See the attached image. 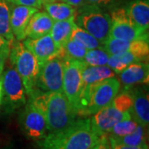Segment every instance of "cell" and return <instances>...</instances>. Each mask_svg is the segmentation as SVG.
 <instances>
[{
    "mask_svg": "<svg viewBox=\"0 0 149 149\" xmlns=\"http://www.w3.org/2000/svg\"><path fill=\"white\" fill-rule=\"evenodd\" d=\"M138 125L139 123L135 122L132 118H128L123 119L121 121L118 122L107 135L113 138L123 137V136L133 133L137 128Z\"/></svg>",
    "mask_w": 149,
    "mask_h": 149,
    "instance_id": "83f0119b",
    "label": "cell"
},
{
    "mask_svg": "<svg viewBox=\"0 0 149 149\" xmlns=\"http://www.w3.org/2000/svg\"><path fill=\"white\" fill-rule=\"evenodd\" d=\"M86 66L83 61H65L62 91L78 116L79 100L82 87V71Z\"/></svg>",
    "mask_w": 149,
    "mask_h": 149,
    "instance_id": "52a82bcc",
    "label": "cell"
},
{
    "mask_svg": "<svg viewBox=\"0 0 149 149\" xmlns=\"http://www.w3.org/2000/svg\"><path fill=\"white\" fill-rule=\"evenodd\" d=\"M7 1L13 5L27 6V7L36 8L37 9L42 8V3L41 0H7Z\"/></svg>",
    "mask_w": 149,
    "mask_h": 149,
    "instance_id": "f546056e",
    "label": "cell"
},
{
    "mask_svg": "<svg viewBox=\"0 0 149 149\" xmlns=\"http://www.w3.org/2000/svg\"><path fill=\"white\" fill-rule=\"evenodd\" d=\"M11 45H7L0 48V75H2L3 71L4 70L6 61L8 59L10 53Z\"/></svg>",
    "mask_w": 149,
    "mask_h": 149,
    "instance_id": "4dcf8cb0",
    "label": "cell"
},
{
    "mask_svg": "<svg viewBox=\"0 0 149 149\" xmlns=\"http://www.w3.org/2000/svg\"><path fill=\"white\" fill-rule=\"evenodd\" d=\"M42 6L45 11L54 22L67 20L75 17L76 8L65 3L64 2L58 3L56 1L51 3L43 4Z\"/></svg>",
    "mask_w": 149,
    "mask_h": 149,
    "instance_id": "7402d4cb",
    "label": "cell"
},
{
    "mask_svg": "<svg viewBox=\"0 0 149 149\" xmlns=\"http://www.w3.org/2000/svg\"><path fill=\"white\" fill-rule=\"evenodd\" d=\"M110 55L102 47L87 50L83 61L89 66H102L107 65Z\"/></svg>",
    "mask_w": 149,
    "mask_h": 149,
    "instance_id": "4316f807",
    "label": "cell"
},
{
    "mask_svg": "<svg viewBox=\"0 0 149 149\" xmlns=\"http://www.w3.org/2000/svg\"><path fill=\"white\" fill-rule=\"evenodd\" d=\"M92 149H112L108 135L105 134L100 136L99 142Z\"/></svg>",
    "mask_w": 149,
    "mask_h": 149,
    "instance_id": "d6a6232c",
    "label": "cell"
},
{
    "mask_svg": "<svg viewBox=\"0 0 149 149\" xmlns=\"http://www.w3.org/2000/svg\"><path fill=\"white\" fill-rule=\"evenodd\" d=\"M109 142H110V145H111L112 149H148V145L139 146V147H133V146H128V145L118 143L115 142L113 139L109 138Z\"/></svg>",
    "mask_w": 149,
    "mask_h": 149,
    "instance_id": "1f68e13d",
    "label": "cell"
},
{
    "mask_svg": "<svg viewBox=\"0 0 149 149\" xmlns=\"http://www.w3.org/2000/svg\"><path fill=\"white\" fill-rule=\"evenodd\" d=\"M65 3H68L70 5L73 6L74 8H79L85 3V0H62Z\"/></svg>",
    "mask_w": 149,
    "mask_h": 149,
    "instance_id": "836d02e7",
    "label": "cell"
},
{
    "mask_svg": "<svg viewBox=\"0 0 149 149\" xmlns=\"http://www.w3.org/2000/svg\"><path fill=\"white\" fill-rule=\"evenodd\" d=\"M74 22L102 44L109 37L111 17L104 9L95 5L83 4L76 9Z\"/></svg>",
    "mask_w": 149,
    "mask_h": 149,
    "instance_id": "3957f363",
    "label": "cell"
},
{
    "mask_svg": "<svg viewBox=\"0 0 149 149\" xmlns=\"http://www.w3.org/2000/svg\"><path fill=\"white\" fill-rule=\"evenodd\" d=\"M65 61L55 56L40 65L36 88L45 92L62 91Z\"/></svg>",
    "mask_w": 149,
    "mask_h": 149,
    "instance_id": "ba28073f",
    "label": "cell"
},
{
    "mask_svg": "<svg viewBox=\"0 0 149 149\" xmlns=\"http://www.w3.org/2000/svg\"><path fill=\"white\" fill-rule=\"evenodd\" d=\"M39 9L32 7L13 5L10 3V27L17 41L26 38V29L32 16Z\"/></svg>",
    "mask_w": 149,
    "mask_h": 149,
    "instance_id": "5bb4252c",
    "label": "cell"
},
{
    "mask_svg": "<svg viewBox=\"0 0 149 149\" xmlns=\"http://www.w3.org/2000/svg\"><path fill=\"white\" fill-rule=\"evenodd\" d=\"M132 96L130 115L139 124L148 128L149 124V99L148 92L143 89L130 88L128 90Z\"/></svg>",
    "mask_w": 149,
    "mask_h": 149,
    "instance_id": "9a60e30c",
    "label": "cell"
},
{
    "mask_svg": "<svg viewBox=\"0 0 149 149\" xmlns=\"http://www.w3.org/2000/svg\"><path fill=\"white\" fill-rule=\"evenodd\" d=\"M11 44L12 43L9 42L8 41H7L3 37H0V48L4 47V46H7V45H11Z\"/></svg>",
    "mask_w": 149,
    "mask_h": 149,
    "instance_id": "e575fe53",
    "label": "cell"
},
{
    "mask_svg": "<svg viewBox=\"0 0 149 149\" xmlns=\"http://www.w3.org/2000/svg\"><path fill=\"white\" fill-rule=\"evenodd\" d=\"M103 48L108 53L111 55L122 52H135L148 57V41H126L109 37L103 44Z\"/></svg>",
    "mask_w": 149,
    "mask_h": 149,
    "instance_id": "2e32d148",
    "label": "cell"
},
{
    "mask_svg": "<svg viewBox=\"0 0 149 149\" xmlns=\"http://www.w3.org/2000/svg\"><path fill=\"white\" fill-rule=\"evenodd\" d=\"M74 17H75L67 20L54 22L50 35L58 49L64 46L70 39V35L74 23Z\"/></svg>",
    "mask_w": 149,
    "mask_h": 149,
    "instance_id": "44dd1931",
    "label": "cell"
},
{
    "mask_svg": "<svg viewBox=\"0 0 149 149\" xmlns=\"http://www.w3.org/2000/svg\"><path fill=\"white\" fill-rule=\"evenodd\" d=\"M22 44L36 57L40 65L48 60L56 56L59 52L50 33L38 38L26 37Z\"/></svg>",
    "mask_w": 149,
    "mask_h": 149,
    "instance_id": "4fadbf2b",
    "label": "cell"
},
{
    "mask_svg": "<svg viewBox=\"0 0 149 149\" xmlns=\"http://www.w3.org/2000/svg\"><path fill=\"white\" fill-rule=\"evenodd\" d=\"M148 57L135 52H122L111 55L107 65L113 70L115 74H119L129 65L139 61H148Z\"/></svg>",
    "mask_w": 149,
    "mask_h": 149,
    "instance_id": "ffe728a7",
    "label": "cell"
},
{
    "mask_svg": "<svg viewBox=\"0 0 149 149\" xmlns=\"http://www.w3.org/2000/svg\"><path fill=\"white\" fill-rule=\"evenodd\" d=\"M115 73L108 65L89 66L86 65L82 71V87L80 91L78 115L83 116L93 89L96 85L108 78L113 77Z\"/></svg>",
    "mask_w": 149,
    "mask_h": 149,
    "instance_id": "30bf717a",
    "label": "cell"
},
{
    "mask_svg": "<svg viewBox=\"0 0 149 149\" xmlns=\"http://www.w3.org/2000/svg\"><path fill=\"white\" fill-rule=\"evenodd\" d=\"M111 28L109 37L126 41H148V32L137 27L129 17L125 8L111 11Z\"/></svg>",
    "mask_w": 149,
    "mask_h": 149,
    "instance_id": "8992f818",
    "label": "cell"
},
{
    "mask_svg": "<svg viewBox=\"0 0 149 149\" xmlns=\"http://www.w3.org/2000/svg\"><path fill=\"white\" fill-rule=\"evenodd\" d=\"M121 84L116 77H110L95 86L83 116L95 114L102 108L109 104L119 92Z\"/></svg>",
    "mask_w": 149,
    "mask_h": 149,
    "instance_id": "9c48e42d",
    "label": "cell"
},
{
    "mask_svg": "<svg viewBox=\"0 0 149 149\" xmlns=\"http://www.w3.org/2000/svg\"><path fill=\"white\" fill-rule=\"evenodd\" d=\"M87 50L80 43L70 39L67 42L59 49L56 56L64 61L66 60H79L83 61Z\"/></svg>",
    "mask_w": 149,
    "mask_h": 149,
    "instance_id": "d4e9b609",
    "label": "cell"
},
{
    "mask_svg": "<svg viewBox=\"0 0 149 149\" xmlns=\"http://www.w3.org/2000/svg\"><path fill=\"white\" fill-rule=\"evenodd\" d=\"M42 1V3L43 4H47V3H54V2H56L57 0H41Z\"/></svg>",
    "mask_w": 149,
    "mask_h": 149,
    "instance_id": "8d00e7d4",
    "label": "cell"
},
{
    "mask_svg": "<svg viewBox=\"0 0 149 149\" xmlns=\"http://www.w3.org/2000/svg\"><path fill=\"white\" fill-rule=\"evenodd\" d=\"M9 61L17 71L26 93L28 96L36 89L40 64L21 42H13L11 44Z\"/></svg>",
    "mask_w": 149,
    "mask_h": 149,
    "instance_id": "277c9868",
    "label": "cell"
},
{
    "mask_svg": "<svg viewBox=\"0 0 149 149\" xmlns=\"http://www.w3.org/2000/svg\"><path fill=\"white\" fill-rule=\"evenodd\" d=\"M132 118L129 111L124 110L116 103L112 101L90 118L91 127L99 136L105 135L112 128L123 119Z\"/></svg>",
    "mask_w": 149,
    "mask_h": 149,
    "instance_id": "7c38bea8",
    "label": "cell"
},
{
    "mask_svg": "<svg viewBox=\"0 0 149 149\" xmlns=\"http://www.w3.org/2000/svg\"><path fill=\"white\" fill-rule=\"evenodd\" d=\"M120 0H85L84 4L95 5L104 9V8H110L116 5Z\"/></svg>",
    "mask_w": 149,
    "mask_h": 149,
    "instance_id": "f1b7e54d",
    "label": "cell"
},
{
    "mask_svg": "<svg viewBox=\"0 0 149 149\" xmlns=\"http://www.w3.org/2000/svg\"><path fill=\"white\" fill-rule=\"evenodd\" d=\"M125 9L137 27L148 32L149 0H133L128 3Z\"/></svg>",
    "mask_w": 149,
    "mask_h": 149,
    "instance_id": "d6986e66",
    "label": "cell"
},
{
    "mask_svg": "<svg viewBox=\"0 0 149 149\" xmlns=\"http://www.w3.org/2000/svg\"><path fill=\"white\" fill-rule=\"evenodd\" d=\"M120 84L124 90H128L133 86L148 83L149 65L148 61H139L129 65L119 73Z\"/></svg>",
    "mask_w": 149,
    "mask_h": 149,
    "instance_id": "e0dca14e",
    "label": "cell"
},
{
    "mask_svg": "<svg viewBox=\"0 0 149 149\" xmlns=\"http://www.w3.org/2000/svg\"><path fill=\"white\" fill-rule=\"evenodd\" d=\"M70 39L80 43L86 50H92V49H96L103 47L102 43L100 42L93 36H91L89 32H87L81 27L77 26L75 22L74 23L73 29L71 32Z\"/></svg>",
    "mask_w": 149,
    "mask_h": 149,
    "instance_id": "484cf974",
    "label": "cell"
},
{
    "mask_svg": "<svg viewBox=\"0 0 149 149\" xmlns=\"http://www.w3.org/2000/svg\"><path fill=\"white\" fill-rule=\"evenodd\" d=\"M2 82V104H4L6 111L8 113H12L26 104L27 93L24 85L15 67L13 65L11 64L10 61L8 62L7 68L3 71Z\"/></svg>",
    "mask_w": 149,
    "mask_h": 149,
    "instance_id": "5b68a950",
    "label": "cell"
},
{
    "mask_svg": "<svg viewBox=\"0 0 149 149\" xmlns=\"http://www.w3.org/2000/svg\"><path fill=\"white\" fill-rule=\"evenodd\" d=\"M22 131L28 139L39 141L47 132V121L42 112L28 101L19 116Z\"/></svg>",
    "mask_w": 149,
    "mask_h": 149,
    "instance_id": "8fae6325",
    "label": "cell"
},
{
    "mask_svg": "<svg viewBox=\"0 0 149 149\" xmlns=\"http://www.w3.org/2000/svg\"><path fill=\"white\" fill-rule=\"evenodd\" d=\"M100 137L91 127L90 118H81L63 129L49 133L37 141V145L39 149H92Z\"/></svg>",
    "mask_w": 149,
    "mask_h": 149,
    "instance_id": "6da1fadb",
    "label": "cell"
},
{
    "mask_svg": "<svg viewBox=\"0 0 149 149\" xmlns=\"http://www.w3.org/2000/svg\"><path fill=\"white\" fill-rule=\"evenodd\" d=\"M29 97V102L44 113L49 133L66 128L76 119L77 114L63 91L45 92L36 88Z\"/></svg>",
    "mask_w": 149,
    "mask_h": 149,
    "instance_id": "7a4b0ae2",
    "label": "cell"
},
{
    "mask_svg": "<svg viewBox=\"0 0 149 149\" xmlns=\"http://www.w3.org/2000/svg\"><path fill=\"white\" fill-rule=\"evenodd\" d=\"M0 37L10 43L15 41L10 27V3L7 0H0Z\"/></svg>",
    "mask_w": 149,
    "mask_h": 149,
    "instance_id": "cb8c5ba5",
    "label": "cell"
},
{
    "mask_svg": "<svg viewBox=\"0 0 149 149\" xmlns=\"http://www.w3.org/2000/svg\"><path fill=\"white\" fill-rule=\"evenodd\" d=\"M146 127L139 124L137 128L130 134L119 137V138H113L109 136V138L113 139L115 142L118 143L128 145V146H133V147H139L148 145V132Z\"/></svg>",
    "mask_w": 149,
    "mask_h": 149,
    "instance_id": "603a6c76",
    "label": "cell"
},
{
    "mask_svg": "<svg viewBox=\"0 0 149 149\" xmlns=\"http://www.w3.org/2000/svg\"><path fill=\"white\" fill-rule=\"evenodd\" d=\"M3 100V82H2V75H0V105Z\"/></svg>",
    "mask_w": 149,
    "mask_h": 149,
    "instance_id": "d590c367",
    "label": "cell"
},
{
    "mask_svg": "<svg viewBox=\"0 0 149 149\" xmlns=\"http://www.w3.org/2000/svg\"><path fill=\"white\" fill-rule=\"evenodd\" d=\"M54 21L46 11H37L31 17L26 29V37L38 38L49 34Z\"/></svg>",
    "mask_w": 149,
    "mask_h": 149,
    "instance_id": "ac0fdd59",
    "label": "cell"
},
{
    "mask_svg": "<svg viewBox=\"0 0 149 149\" xmlns=\"http://www.w3.org/2000/svg\"><path fill=\"white\" fill-rule=\"evenodd\" d=\"M3 149H11V148H3Z\"/></svg>",
    "mask_w": 149,
    "mask_h": 149,
    "instance_id": "74e56055",
    "label": "cell"
}]
</instances>
